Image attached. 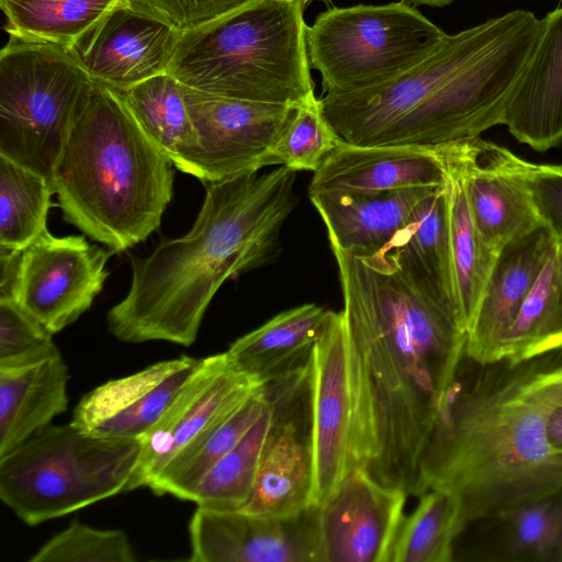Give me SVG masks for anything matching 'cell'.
<instances>
[{"mask_svg":"<svg viewBox=\"0 0 562 562\" xmlns=\"http://www.w3.org/2000/svg\"><path fill=\"white\" fill-rule=\"evenodd\" d=\"M482 368L445 401L422 464V488L451 494L464 526L562 487V349Z\"/></svg>","mask_w":562,"mask_h":562,"instance_id":"obj_2","label":"cell"},{"mask_svg":"<svg viewBox=\"0 0 562 562\" xmlns=\"http://www.w3.org/2000/svg\"><path fill=\"white\" fill-rule=\"evenodd\" d=\"M267 384L273 417L251 495L241 510L268 518H289L314 504L307 362Z\"/></svg>","mask_w":562,"mask_h":562,"instance_id":"obj_11","label":"cell"},{"mask_svg":"<svg viewBox=\"0 0 562 562\" xmlns=\"http://www.w3.org/2000/svg\"><path fill=\"white\" fill-rule=\"evenodd\" d=\"M542 19L513 10L448 35L425 60L383 85L321 99L347 143L438 147L503 122L516 81L537 46Z\"/></svg>","mask_w":562,"mask_h":562,"instance_id":"obj_4","label":"cell"},{"mask_svg":"<svg viewBox=\"0 0 562 562\" xmlns=\"http://www.w3.org/2000/svg\"><path fill=\"white\" fill-rule=\"evenodd\" d=\"M419 497L414 512L402 520L391 562L451 561L454 540L465 527L459 504L439 490H429Z\"/></svg>","mask_w":562,"mask_h":562,"instance_id":"obj_33","label":"cell"},{"mask_svg":"<svg viewBox=\"0 0 562 562\" xmlns=\"http://www.w3.org/2000/svg\"><path fill=\"white\" fill-rule=\"evenodd\" d=\"M112 255L82 235L56 237L47 229L21 252L12 300L57 334L91 307Z\"/></svg>","mask_w":562,"mask_h":562,"instance_id":"obj_12","label":"cell"},{"mask_svg":"<svg viewBox=\"0 0 562 562\" xmlns=\"http://www.w3.org/2000/svg\"><path fill=\"white\" fill-rule=\"evenodd\" d=\"M381 251L391 256L418 290L454 313L445 183L419 202L406 225Z\"/></svg>","mask_w":562,"mask_h":562,"instance_id":"obj_27","label":"cell"},{"mask_svg":"<svg viewBox=\"0 0 562 562\" xmlns=\"http://www.w3.org/2000/svg\"><path fill=\"white\" fill-rule=\"evenodd\" d=\"M328 311L314 303L281 312L235 340L226 355L239 372L267 384L304 366L321 337Z\"/></svg>","mask_w":562,"mask_h":562,"instance_id":"obj_26","label":"cell"},{"mask_svg":"<svg viewBox=\"0 0 562 562\" xmlns=\"http://www.w3.org/2000/svg\"><path fill=\"white\" fill-rule=\"evenodd\" d=\"M92 83L67 48L9 34L0 52V156L50 181Z\"/></svg>","mask_w":562,"mask_h":562,"instance_id":"obj_8","label":"cell"},{"mask_svg":"<svg viewBox=\"0 0 562 562\" xmlns=\"http://www.w3.org/2000/svg\"><path fill=\"white\" fill-rule=\"evenodd\" d=\"M127 535L120 529H98L72 521L46 541L30 562H134Z\"/></svg>","mask_w":562,"mask_h":562,"instance_id":"obj_37","label":"cell"},{"mask_svg":"<svg viewBox=\"0 0 562 562\" xmlns=\"http://www.w3.org/2000/svg\"><path fill=\"white\" fill-rule=\"evenodd\" d=\"M270 404L263 415L201 480L190 502L223 510L241 509L248 502L273 417V402L270 389Z\"/></svg>","mask_w":562,"mask_h":562,"instance_id":"obj_34","label":"cell"},{"mask_svg":"<svg viewBox=\"0 0 562 562\" xmlns=\"http://www.w3.org/2000/svg\"><path fill=\"white\" fill-rule=\"evenodd\" d=\"M180 32L119 0L68 50L92 81L121 92L168 71Z\"/></svg>","mask_w":562,"mask_h":562,"instance_id":"obj_17","label":"cell"},{"mask_svg":"<svg viewBox=\"0 0 562 562\" xmlns=\"http://www.w3.org/2000/svg\"><path fill=\"white\" fill-rule=\"evenodd\" d=\"M178 32L205 26L257 0H128Z\"/></svg>","mask_w":562,"mask_h":562,"instance_id":"obj_39","label":"cell"},{"mask_svg":"<svg viewBox=\"0 0 562 562\" xmlns=\"http://www.w3.org/2000/svg\"><path fill=\"white\" fill-rule=\"evenodd\" d=\"M496 518L505 525V559L562 562V487L516 505Z\"/></svg>","mask_w":562,"mask_h":562,"instance_id":"obj_35","label":"cell"},{"mask_svg":"<svg viewBox=\"0 0 562 562\" xmlns=\"http://www.w3.org/2000/svg\"><path fill=\"white\" fill-rule=\"evenodd\" d=\"M557 267L560 290V303L562 308V240L557 239Z\"/></svg>","mask_w":562,"mask_h":562,"instance_id":"obj_43","label":"cell"},{"mask_svg":"<svg viewBox=\"0 0 562 562\" xmlns=\"http://www.w3.org/2000/svg\"><path fill=\"white\" fill-rule=\"evenodd\" d=\"M416 5H430V7H445L453 2L454 0H406Z\"/></svg>","mask_w":562,"mask_h":562,"instance_id":"obj_44","label":"cell"},{"mask_svg":"<svg viewBox=\"0 0 562 562\" xmlns=\"http://www.w3.org/2000/svg\"><path fill=\"white\" fill-rule=\"evenodd\" d=\"M182 93L199 143L184 173L209 183L268 167L272 147L294 104L221 97L183 85Z\"/></svg>","mask_w":562,"mask_h":562,"instance_id":"obj_10","label":"cell"},{"mask_svg":"<svg viewBox=\"0 0 562 562\" xmlns=\"http://www.w3.org/2000/svg\"><path fill=\"white\" fill-rule=\"evenodd\" d=\"M20 257L21 252L0 248V300H12Z\"/></svg>","mask_w":562,"mask_h":562,"instance_id":"obj_41","label":"cell"},{"mask_svg":"<svg viewBox=\"0 0 562 562\" xmlns=\"http://www.w3.org/2000/svg\"><path fill=\"white\" fill-rule=\"evenodd\" d=\"M437 188L366 195L317 194L310 200L326 226L330 245L357 257H369L390 244L419 202Z\"/></svg>","mask_w":562,"mask_h":562,"instance_id":"obj_24","label":"cell"},{"mask_svg":"<svg viewBox=\"0 0 562 562\" xmlns=\"http://www.w3.org/2000/svg\"><path fill=\"white\" fill-rule=\"evenodd\" d=\"M407 496L350 469L318 505L316 562H391Z\"/></svg>","mask_w":562,"mask_h":562,"instance_id":"obj_15","label":"cell"},{"mask_svg":"<svg viewBox=\"0 0 562 562\" xmlns=\"http://www.w3.org/2000/svg\"><path fill=\"white\" fill-rule=\"evenodd\" d=\"M135 120L156 147L183 172L198 150V137L186 106L182 85L169 72L122 92Z\"/></svg>","mask_w":562,"mask_h":562,"instance_id":"obj_28","label":"cell"},{"mask_svg":"<svg viewBox=\"0 0 562 562\" xmlns=\"http://www.w3.org/2000/svg\"><path fill=\"white\" fill-rule=\"evenodd\" d=\"M527 181L543 224L562 240V165L528 161Z\"/></svg>","mask_w":562,"mask_h":562,"instance_id":"obj_40","label":"cell"},{"mask_svg":"<svg viewBox=\"0 0 562 562\" xmlns=\"http://www.w3.org/2000/svg\"><path fill=\"white\" fill-rule=\"evenodd\" d=\"M443 183L442 146H362L341 139L313 172L308 196L366 195Z\"/></svg>","mask_w":562,"mask_h":562,"instance_id":"obj_20","label":"cell"},{"mask_svg":"<svg viewBox=\"0 0 562 562\" xmlns=\"http://www.w3.org/2000/svg\"><path fill=\"white\" fill-rule=\"evenodd\" d=\"M53 194L47 178L0 156V248L22 252L47 231Z\"/></svg>","mask_w":562,"mask_h":562,"instance_id":"obj_32","label":"cell"},{"mask_svg":"<svg viewBox=\"0 0 562 562\" xmlns=\"http://www.w3.org/2000/svg\"><path fill=\"white\" fill-rule=\"evenodd\" d=\"M262 384L239 372L226 352L202 359L157 424L142 439L128 492L150 487L167 468Z\"/></svg>","mask_w":562,"mask_h":562,"instance_id":"obj_13","label":"cell"},{"mask_svg":"<svg viewBox=\"0 0 562 562\" xmlns=\"http://www.w3.org/2000/svg\"><path fill=\"white\" fill-rule=\"evenodd\" d=\"M56 349L50 331L13 300H0V368L41 359Z\"/></svg>","mask_w":562,"mask_h":562,"instance_id":"obj_38","label":"cell"},{"mask_svg":"<svg viewBox=\"0 0 562 562\" xmlns=\"http://www.w3.org/2000/svg\"><path fill=\"white\" fill-rule=\"evenodd\" d=\"M140 450L139 439L49 425L0 457V498L24 524L37 526L128 492Z\"/></svg>","mask_w":562,"mask_h":562,"instance_id":"obj_7","label":"cell"},{"mask_svg":"<svg viewBox=\"0 0 562 562\" xmlns=\"http://www.w3.org/2000/svg\"><path fill=\"white\" fill-rule=\"evenodd\" d=\"M555 244V236L542 225L501 251L467 334L468 359L477 366L498 361L516 315Z\"/></svg>","mask_w":562,"mask_h":562,"instance_id":"obj_21","label":"cell"},{"mask_svg":"<svg viewBox=\"0 0 562 562\" xmlns=\"http://www.w3.org/2000/svg\"><path fill=\"white\" fill-rule=\"evenodd\" d=\"M465 188L475 226L501 251L544 225L527 181L528 161L480 136L461 140Z\"/></svg>","mask_w":562,"mask_h":562,"instance_id":"obj_18","label":"cell"},{"mask_svg":"<svg viewBox=\"0 0 562 562\" xmlns=\"http://www.w3.org/2000/svg\"><path fill=\"white\" fill-rule=\"evenodd\" d=\"M330 248L349 348L351 469L420 496L424 456L457 382L467 333L387 252L357 257Z\"/></svg>","mask_w":562,"mask_h":562,"instance_id":"obj_1","label":"cell"},{"mask_svg":"<svg viewBox=\"0 0 562 562\" xmlns=\"http://www.w3.org/2000/svg\"><path fill=\"white\" fill-rule=\"evenodd\" d=\"M119 0H4L8 34L69 49Z\"/></svg>","mask_w":562,"mask_h":562,"instance_id":"obj_31","label":"cell"},{"mask_svg":"<svg viewBox=\"0 0 562 562\" xmlns=\"http://www.w3.org/2000/svg\"><path fill=\"white\" fill-rule=\"evenodd\" d=\"M542 22L541 37L509 94L502 122L518 142L538 151L562 143V8Z\"/></svg>","mask_w":562,"mask_h":562,"instance_id":"obj_22","label":"cell"},{"mask_svg":"<svg viewBox=\"0 0 562 562\" xmlns=\"http://www.w3.org/2000/svg\"><path fill=\"white\" fill-rule=\"evenodd\" d=\"M341 138L327 121L315 93L294 104L268 158L294 171H316Z\"/></svg>","mask_w":562,"mask_h":562,"instance_id":"obj_36","label":"cell"},{"mask_svg":"<svg viewBox=\"0 0 562 562\" xmlns=\"http://www.w3.org/2000/svg\"><path fill=\"white\" fill-rule=\"evenodd\" d=\"M304 8L299 0H257L180 33L167 72L215 95L297 104L315 88Z\"/></svg>","mask_w":562,"mask_h":562,"instance_id":"obj_6","label":"cell"},{"mask_svg":"<svg viewBox=\"0 0 562 562\" xmlns=\"http://www.w3.org/2000/svg\"><path fill=\"white\" fill-rule=\"evenodd\" d=\"M0 1H4V0H0Z\"/></svg>","mask_w":562,"mask_h":562,"instance_id":"obj_46","label":"cell"},{"mask_svg":"<svg viewBox=\"0 0 562 562\" xmlns=\"http://www.w3.org/2000/svg\"><path fill=\"white\" fill-rule=\"evenodd\" d=\"M299 1H301L303 3V5L305 7L312 1H326V0H299Z\"/></svg>","mask_w":562,"mask_h":562,"instance_id":"obj_45","label":"cell"},{"mask_svg":"<svg viewBox=\"0 0 562 562\" xmlns=\"http://www.w3.org/2000/svg\"><path fill=\"white\" fill-rule=\"evenodd\" d=\"M313 503L319 505L351 469L352 400L342 312L328 311L307 360Z\"/></svg>","mask_w":562,"mask_h":562,"instance_id":"obj_14","label":"cell"},{"mask_svg":"<svg viewBox=\"0 0 562 562\" xmlns=\"http://www.w3.org/2000/svg\"><path fill=\"white\" fill-rule=\"evenodd\" d=\"M68 379L58 349L34 361L0 368V457L67 411Z\"/></svg>","mask_w":562,"mask_h":562,"instance_id":"obj_25","label":"cell"},{"mask_svg":"<svg viewBox=\"0 0 562 562\" xmlns=\"http://www.w3.org/2000/svg\"><path fill=\"white\" fill-rule=\"evenodd\" d=\"M445 193L453 280V311L461 328L470 330L497 260L481 237L470 209L461 140L442 145Z\"/></svg>","mask_w":562,"mask_h":562,"instance_id":"obj_23","label":"cell"},{"mask_svg":"<svg viewBox=\"0 0 562 562\" xmlns=\"http://www.w3.org/2000/svg\"><path fill=\"white\" fill-rule=\"evenodd\" d=\"M173 165L142 130L121 91L93 81L50 183L65 221L113 254L159 228Z\"/></svg>","mask_w":562,"mask_h":562,"instance_id":"obj_5","label":"cell"},{"mask_svg":"<svg viewBox=\"0 0 562 562\" xmlns=\"http://www.w3.org/2000/svg\"><path fill=\"white\" fill-rule=\"evenodd\" d=\"M296 172L280 166L203 183V204L186 235L162 238L147 257L130 256L131 285L106 314L109 331L123 342L194 344L222 284L278 257L297 202Z\"/></svg>","mask_w":562,"mask_h":562,"instance_id":"obj_3","label":"cell"},{"mask_svg":"<svg viewBox=\"0 0 562 562\" xmlns=\"http://www.w3.org/2000/svg\"><path fill=\"white\" fill-rule=\"evenodd\" d=\"M201 362L202 359L182 356L110 380L81 397L70 423L99 437L142 440Z\"/></svg>","mask_w":562,"mask_h":562,"instance_id":"obj_19","label":"cell"},{"mask_svg":"<svg viewBox=\"0 0 562 562\" xmlns=\"http://www.w3.org/2000/svg\"><path fill=\"white\" fill-rule=\"evenodd\" d=\"M318 505L289 518L198 506L189 524L191 562H316Z\"/></svg>","mask_w":562,"mask_h":562,"instance_id":"obj_16","label":"cell"},{"mask_svg":"<svg viewBox=\"0 0 562 562\" xmlns=\"http://www.w3.org/2000/svg\"><path fill=\"white\" fill-rule=\"evenodd\" d=\"M447 34L406 0L333 8L307 26L310 65L325 93L383 85L429 57Z\"/></svg>","mask_w":562,"mask_h":562,"instance_id":"obj_9","label":"cell"},{"mask_svg":"<svg viewBox=\"0 0 562 562\" xmlns=\"http://www.w3.org/2000/svg\"><path fill=\"white\" fill-rule=\"evenodd\" d=\"M548 429L552 442L562 446V406L551 417Z\"/></svg>","mask_w":562,"mask_h":562,"instance_id":"obj_42","label":"cell"},{"mask_svg":"<svg viewBox=\"0 0 562 562\" xmlns=\"http://www.w3.org/2000/svg\"><path fill=\"white\" fill-rule=\"evenodd\" d=\"M270 404L267 384L192 445L149 487L157 495L189 501L204 475L228 453L263 415Z\"/></svg>","mask_w":562,"mask_h":562,"instance_id":"obj_29","label":"cell"},{"mask_svg":"<svg viewBox=\"0 0 562 562\" xmlns=\"http://www.w3.org/2000/svg\"><path fill=\"white\" fill-rule=\"evenodd\" d=\"M561 349L562 308L555 244L516 315L498 360L516 362Z\"/></svg>","mask_w":562,"mask_h":562,"instance_id":"obj_30","label":"cell"}]
</instances>
